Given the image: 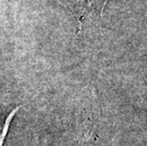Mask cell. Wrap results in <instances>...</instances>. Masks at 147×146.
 I'll use <instances>...</instances> for the list:
<instances>
[{
    "label": "cell",
    "mask_w": 147,
    "mask_h": 146,
    "mask_svg": "<svg viewBox=\"0 0 147 146\" xmlns=\"http://www.w3.org/2000/svg\"><path fill=\"white\" fill-rule=\"evenodd\" d=\"M19 109H20L19 106L16 107L15 109H13L10 114L8 115L7 118H6L4 125H3V128H2V131H1V133H0V146H3V144H4L5 139H6V137H7L8 133H9V129H10L11 120L13 119V117L15 116V114L17 113V111L19 110Z\"/></svg>",
    "instance_id": "cell-2"
},
{
    "label": "cell",
    "mask_w": 147,
    "mask_h": 146,
    "mask_svg": "<svg viewBox=\"0 0 147 146\" xmlns=\"http://www.w3.org/2000/svg\"><path fill=\"white\" fill-rule=\"evenodd\" d=\"M106 0H74L70 9L73 11L80 26L89 17L101 14Z\"/></svg>",
    "instance_id": "cell-1"
}]
</instances>
